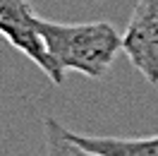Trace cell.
Wrapping results in <instances>:
<instances>
[{"instance_id":"cell-1","label":"cell","mask_w":158,"mask_h":156,"mask_svg":"<svg viewBox=\"0 0 158 156\" xmlns=\"http://www.w3.org/2000/svg\"><path fill=\"white\" fill-rule=\"evenodd\" d=\"M39 34L62 75L74 70L84 77L98 79L122 50V34L108 22L62 24L39 17Z\"/></svg>"},{"instance_id":"cell-2","label":"cell","mask_w":158,"mask_h":156,"mask_svg":"<svg viewBox=\"0 0 158 156\" xmlns=\"http://www.w3.org/2000/svg\"><path fill=\"white\" fill-rule=\"evenodd\" d=\"M0 36L43 70V75L53 84L65 82V75L58 70L43 46L39 34V15L29 0H0Z\"/></svg>"},{"instance_id":"cell-3","label":"cell","mask_w":158,"mask_h":156,"mask_svg":"<svg viewBox=\"0 0 158 156\" xmlns=\"http://www.w3.org/2000/svg\"><path fill=\"white\" fill-rule=\"evenodd\" d=\"M122 50L148 84H158V0H139L127 29Z\"/></svg>"},{"instance_id":"cell-4","label":"cell","mask_w":158,"mask_h":156,"mask_svg":"<svg viewBox=\"0 0 158 156\" xmlns=\"http://www.w3.org/2000/svg\"><path fill=\"white\" fill-rule=\"evenodd\" d=\"M69 137L86 151L101 156H158V135L153 137H94L69 132Z\"/></svg>"},{"instance_id":"cell-5","label":"cell","mask_w":158,"mask_h":156,"mask_svg":"<svg viewBox=\"0 0 158 156\" xmlns=\"http://www.w3.org/2000/svg\"><path fill=\"white\" fill-rule=\"evenodd\" d=\"M43 130H46V154L48 156H101L94 151H86L84 146H79L72 137L69 130L62 127L55 118H46L43 120Z\"/></svg>"}]
</instances>
